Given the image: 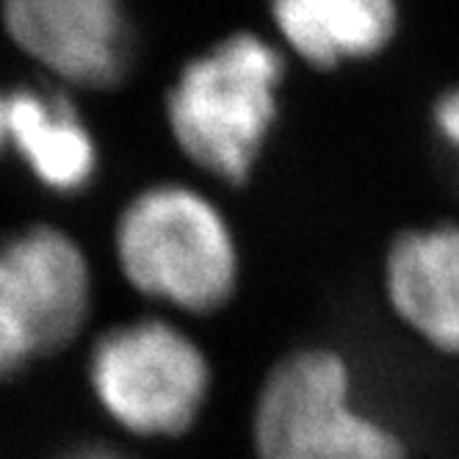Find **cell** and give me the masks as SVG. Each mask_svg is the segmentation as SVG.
Segmentation results:
<instances>
[{"label": "cell", "mask_w": 459, "mask_h": 459, "mask_svg": "<svg viewBox=\"0 0 459 459\" xmlns=\"http://www.w3.org/2000/svg\"><path fill=\"white\" fill-rule=\"evenodd\" d=\"M114 257L136 293L188 316L224 310L241 282L233 224L186 183H152L130 196L114 224Z\"/></svg>", "instance_id": "7a4b0ae2"}, {"label": "cell", "mask_w": 459, "mask_h": 459, "mask_svg": "<svg viewBox=\"0 0 459 459\" xmlns=\"http://www.w3.org/2000/svg\"><path fill=\"white\" fill-rule=\"evenodd\" d=\"M42 357L67 349L91 316L94 277L78 238L56 224H28L0 244Z\"/></svg>", "instance_id": "8992f818"}, {"label": "cell", "mask_w": 459, "mask_h": 459, "mask_svg": "<svg viewBox=\"0 0 459 459\" xmlns=\"http://www.w3.org/2000/svg\"><path fill=\"white\" fill-rule=\"evenodd\" d=\"M255 459H410L407 440L354 402L343 351L302 346L277 359L252 410Z\"/></svg>", "instance_id": "3957f363"}, {"label": "cell", "mask_w": 459, "mask_h": 459, "mask_svg": "<svg viewBox=\"0 0 459 459\" xmlns=\"http://www.w3.org/2000/svg\"><path fill=\"white\" fill-rule=\"evenodd\" d=\"M282 83V50L236 30L180 67L163 100L169 136L196 169L247 186L277 127Z\"/></svg>", "instance_id": "6da1fadb"}, {"label": "cell", "mask_w": 459, "mask_h": 459, "mask_svg": "<svg viewBox=\"0 0 459 459\" xmlns=\"http://www.w3.org/2000/svg\"><path fill=\"white\" fill-rule=\"evenodd\" d=\"M61 459H125L114 446H103V443H86L73 448L70 454H64Z\"/></svg>", "instance_id": "7c38bea8"}, {"label": "cell", "mask_w": 459, "mask_h": 459, "mask_svg": "<svg viewBox=\"0 0 459 459\" xmlns=\"http://www.w3.org/2000/svg\"><path fill=\"white\" fill-rule=\"evenodd\" d=\"M9 144L48 191L75 196L100 172V150L64 91L20 86L6 94Z\"/></svg>", "instance_id": "ba28073f"}, {"label": "cell", "mask_w": 459, "mask_h": 459, "mask_svg": "<svg viewBox=\"0 0 459 459\" xmlns=\"http://www.w3.org/2000/svg\"><path fill=\"white\" fill-rule=\"evenodd\" d=\"M432 127L437 139L459 155V83L448 86L432 103Z\"/></svg>", "instance_id": "8fae6325"}, {"label": "cell", "mask_w": 459, "mask_h": 459, "mask_svg": "<svg viewBox=\"0 0 459 459\" xmlns=\"http://www.w3.org/2000/svg\"><path fill=\"white\" fill-rule=\"evenodd\" d=\"M382 288L404 330L440 354L459 357V224L402 230L387 247Z\"/></svg>", "instance_id": "52a82bcc"}, {"label": "cell", "mask_w": 459, "mask_h": 459, "mask_svg": "<svg viewBox=\"0 0 459 459\" xmlns=\"http://www.w3.org/2000/svg\"><path fill=\"white\" fill-rule=\"evenodd\" d=\"M9 144V108H6V94H0V152Z\"/></svg>", "instance_id": "4fadbf2b"}, {"label": "cell", "mask_w": 459, "mask_h": 459, "mask_svg": "<svg viewBox=\"0 0 459 459\" xmlns=\"http://www.w3.org/2000/svg\"><path fill=\"white\" fill-rule=\"evenodd\" d=\"M42 357L25 302L0 257V379L17 377L30 359Z\"/></svg>", "instance_id": "30bf717a"}, {"label": "cell", "mask_w": 459, "mask_h": 459, "mask_svg": "<svg viewBox=\"0 0 459 459\" xmlns=\"http://www.w3.org/2000/svg\"><path fill=\"white\" fill-rule=\"evenodd\" d=\"M280 39L313 70H335L385 53L402 14L390 0H280L272 4Z\"/></svg>", "instance_id": "9c48e42d"}, {"label": "cell", "mask_w": 459, "mask_h": 459, "mask_svg": "<svg viewBox=\"0 0 459 459\" xmlns=\"http://www.w3.org/2000/svg\"><path fill=\"white\" fill-rule=\"evenodd\" d=\"M4 25L28 58L78 89H117L134 67V28L117 0H12Z\"/></svg>", "instance_id": "5b68a950"}, {"label": "cell", "mask_w": 459, "mask_h": 459, "mask_svg": "<svg viewBox=\"0 0 459 459\" xmlns=\"http://www.w3.org/2000/svg\"><path fill=\"white\" fill-rule=\"evenodd\" d=\"M86 379L100 410L144 440L188 435L213 393L208 351L158 316L108 326L89 351Z\"/></svg>", "instance_id": "277c9868"}]
</instances>
